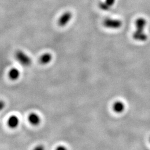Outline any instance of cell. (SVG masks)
Masks as SVG:
<instances>
[{"instance_id": "cell-3", "label": "cell", "mask_w": 150, "mask_h": 150, "mask_svg": "<svg viewBox=\"0 0 150 150\" xmlns=\"http://www.w3.org/2000/svg\"><path fill=\"white\" fill-rule=\"evenodd\" d=\"M103 26L108 28L112 29H117L121 27L122 22L121 21L117 19L113 18H106L103 22Z\"/></svg>"}, {"instance_id": "cell-13", "label": "cell", "mask_w": 150, "mask_h": 150, "mask_svg": "<svg viewBox=\"0 0 150 150\" xmlns=\"http://www.w3.org/2000/svg\"><path fill=\"white\" fill-rule=\"evenodd\" d=\"M1 109H2V108L4 107V103H3V101H1Z\"/></svg>"}, {"instance_id": "cell-9", "label": "cell", "mask_w": 150, "mask_h": 150, "mask_svg": "<svg viewBox=\"0 0 150 150\" xmlns=\"http://www.w3.org/2000/svg\"><path fill=\"white\" fill-rule=\"evenodd\" d=\"M20 74L18 70L16 68H11L9 72V76L10 78L12 80H17L20 76Z\"/></svg>"}, {"instance_id": "cell-11", "label": "cell", "mask_w": 150, "mask_h": 150, "mask_svg": "<svg viewBox=\"0 0 150 150\" xmlns=\"http://www.w3.org/2000/svg\"><path fill=\"white\" fill-rule=\"evenodd\" d=\"M116 0H105V2L111 8L113 5L114 4Z\"/></svg>"}, {"instance_id": "cell-6", "label": "cell", "mask_w": 150, "mask_h": 150, "mask_svg": "<svg viewBox=\"0 0 150 150\" xmlns=\"http://www.w3.org/2000/svg\"><path fill=\"white\" fill-rule=\"evenodd\" d=\"M28 121L31 124L34 126H37L40 122V118L36 113H32L28 116Z\"/></svg>"}, {"instance_id": "cell-7", "label": "cell", "mask_w": 150, "mask_h": 150, "mask_svg": "<svg viewBox=\"0 0 150 150\" xmlns=\"http://www.w3.org/2000/svg\"><path fill=\"white\" fill-rule=\"evenodd\" d=\"M113 111L116 113H122L125 109V105L123 102L121 101L116 102L113 106Z\"/></svg>"}, {"instance_id": "cell-1", "label": "cell", "mask_w": 150, "mask_h": 150, "mask_svg": "<svg viewBox=\"0 0 150 150\" xmlns=\"http://www.w3.org/2000/svg\"><path fill=\"white\" fill-rule=\"evenodd\" d=\"M146 25V21L143 18H139L136 21V30L133 34L134 39L138 41H145L147 39V36L144 32V28Z\"/></svg>"}, {"instance_id": "cell-14", "label": "cell", "mask_w": 150, "mask_h": 150, "mask_svg": "<svg viewBox=\"0 0 150 150\" xmlns=\"http://www.w3.org/2000/svg\"><path fill=\"white\" fill-rule=\"evenodd\" d=\"M65 149L66 148H65V147H63V146H61V147H57V149Z\"/></svg>"}, {"instance_id": "cell-8", "label": "cell", "mask_w": 150, "mask_h": 150, "mask_svg": "<svg viewBox=\"0 0 150 150\" xmlns=\"http://www.w3.org/2000/svg\"><path fill=\"white\" fill-rule=\"evenodd\" d=\"M52 55L49 53H46L42 55L39 59V62L42 64H46L50 63L52 60Z\"/></svg>"}, {"instance_id": "cell-4", "label": "cell", "mask_w": 150, "mask_h": 150, "mask_svg": "<svg viewBox=\"0 0 150 150\" xmlns=\"http://www.w3.org/2000/svg\"><path fill=\"white\" fill-rule=\"evenodd\" d=\"M72 17V14L70 11L64 13L60 17L58 21V24L61 27H64L70 22Z\"/></svg>"}, {"instance_id": "cell-5", "label": "cell", "mask_w": 150, "mask_h": 150, "mask_svg": "<svg viewBox=\"0 0 150 150\" xmlns=\"http://www.w3.org/2000/svg\"><path fill=\"white\" fill-rule=\"evenodd\" d=\"M7 124L10 128H14L18 126L19 119L16 116H12L9 118L7 121Z\"/></svg>"}, {"instance_id": "cell-2", "label": "cell", "mask_w": 150, "mask_h": 150, "mask_svg": "<svg viewBox=\"0 0 150 150\" xmlns=\"http://www.w3.org/2000/svg\"><path fill=\"white\" fill-rule=\"evenodd\" d=\"M15 58L18 63L25 66H30L32 63L30 57L21 50H18L16 52Z\"/></svg>"}, {"instance_id": "cell-10", "label": "cell", "mask_w": 150, "mask_h": 150, "mask_svg": "<svg viewBox=\"0 0 150 150\" xmlns=\"http://www.w3.org/2000/svg\"><path fill=\"white\" fill-rule=\"evenodd\" d=\"M99 6L100 9L103 11H109L110 9V7L105 2H100Z\"/></svg>"}, {"instance_id": "cell-12", "label": "cell", "mask_w": 150, "mask_h": 150, "mask_svg": "<svg viewBox=\"0 0 150 150\" xmlns=\"http://www.w3.org/2000/svg\"><path fill=\"white\" fill-rule=\"evenodd\" d=\"M35 149H37V150H38V149H43V147L42 146H38V147H36V148H35Z\"/></svg>"}]
</instances>
